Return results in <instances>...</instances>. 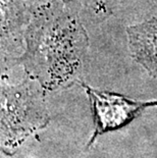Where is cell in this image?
<instances>
[{"mask_svg":"<svg viewBox=\"0 0 157 158\" xmlns=\"http://www.w3.org/2000/svg\"><path fill=\"white\" fill-rule=\"evenodd\" d=\"M68 4H79V5H89L92 0H63Z\"/></svg>","mask_w":157,"mask_h":158,"instance_id":"cell-6","label":"cell"},{"mask_svg":"<svg viewBox=\"0 0 157 158\" xmlns=\"http://www.w3.org/2000/svg\"><path fill=\"white\" fill-rule=\"evenodd\" d=\"M30 15L27 0H0V73L19 64Z\"/></svg>","mask_w":157,"mask_h":158,"instance_id":"cell-4","label":"cell"},{"mask_svg":"<svg viewBox=\"0 0 157 158\" xmlns=\"http://www.w3.org/2000/svg\"><path fill=\"white\" fill-rule=\"evenodd\" d=\"M19 64L43 89L72 82L83 66L88 37L72 10L58 1L31 7Z\"/></svg>","mask_w":157,"mask_h":158,"instance_id":"cell-1","label":"cell"},{"mask_svg":"<svg viewBox=\"0 0 157 158\" xmlns=\"http://www.w3.org/2000/svg\"><path fill=\"white\" fill-rule=\"evenodd\" d=\"M128 35L133 57L157 76V19L130 27Z\"/></svg>","mask_w":157,"mask_h":158,"instance_id":"cell-5","label":"cell"},{"mask_svg":"<svg viewBox=\"0 0 157 158\" xmlns=\"http://www.w3.org/2000/svg\"><path fill=\"white\" fill-rule=\"evenodd\" d=\"M90 100L94 114V133L88 147L98 136L126 126L138 117L147 107L157 105L155 101H136L118 93L98 91L82 83Z\"/></svg>","mask_w":157,"mask_h":158,"instance_id":"cell-3","label":"cell"},{"mask_svg":"<svg viewBox=\"0 0 157 158\" xmlns=\"http://www.w3.org/2000/svg\"><path fill=\"white\" fill-rule=\"evenodd\" d=\"M42 89L30 77L18 85H0V151L6 155H13L27 138L48 124Z\"/></svg>","mask_w":157,"mask_h":158,"instance_id":"cell-2","label":"cell"}]
</instances>
